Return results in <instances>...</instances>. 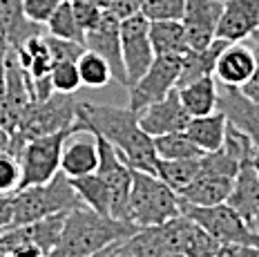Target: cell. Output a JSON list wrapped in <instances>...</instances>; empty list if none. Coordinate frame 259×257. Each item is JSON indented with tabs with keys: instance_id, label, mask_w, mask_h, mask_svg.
<instances>
[{
	"instance_id": "37",
	"label": "cell",
	"mask_w": 259,
	"mask_h": 257,
	"mask_svg": "<svg viewBox=\"0 0 259 257\" xmlns=\"http://www.w3.org/2000/svg\"><path fill=\"white\" fill-rule=\"evenodd\" d=\"M143 3H145V0H110L107 12L114 14L118 20H123V18H130V16L141 12Z\"/></svg>"
},
{
	"instance_id": "33",
	"label": "cell",
	"mask_w": 259,
	"mask_h": 257,
	"mask_svg": "<svg viewBox=\"0 0 259 257\" xmlns=\"http://www.w3.org/2000/svg\"><path fill=\"white\" fill-rule=\"evenodd\" d=\"M20 186V161L9 150H0V195H14Z\"/></svg>"
},
{
	"instance_id": "47",
	"label": "cell",
	"mask_w": 259,
	"mask_h": 257,
	"mask_svg": "<svg viewBox=\"0 0 259 257\" xmlns=\"http://www.w3.org/2000/svg\"><path fill=\"white\" fill-rule=\"evenodd\" d=\"M0 257H7V255H5V253H3V250H0Z\"/></svg>"
},
{
	"instance_id": "30",
	"label": "cell",
	"mask_w": 259,
	"mask_h": 257,
	"mask_svg": "<svg viewBox=\"0 0 259 257\" xmlns=\"http://www.w3.org/2000/svg\"><path fill=\"white\" fill-rule=\"evenodd\" d=\"M76 67H78L83 88L99 90V88H105L110 81H114L107 61L105 58H101L99 54H94V52H90V50H85L83 54H80V58L76 61Z\"/></svg>"
},
{
	"instance_id": "7",
	"label": "cell",
	"mask_w": 259,
	"mask_h": 257,
	"mask_svg": "<svg viewBox=\"0 0 259 257\" xmlns=\"http://www.w3.org/2000/svg\"><path fill=\"white\" fill-rule=\"evenodd\" d=\"M181 215L197 222L206 233L212 235L217 242L224 244H250L259 246V235L248 226V222L228 203L219 206L197 208V206H181Z\"/></svg>"
},
{
	"instance_id": "9",
	"label": "cell",
	"mask_w": 259,
	"mask_h": 257,
	"mask_svg": "<svg viewBox=\"0 0 259 257\" xmlns=\"http://www.w3.org/2000/svg\"><path fill=\"white\" fill-rule=\"evenodd\" d=\"M99 141V168L96 173L107 184L110 190V217L118 222H130V192H132V173L134 170L118 157V152L105 139L96 137ZM132 224V222H130Z\"/></svg>"
},
{
	"instance_id": "44",
	"label": "cell",
	"mask_w": 259,
	"mask_h": 257,
	"mask_svg": "<svg viewBox=\"0 0 259 257\" xmlns=\"http://www.w3.org/2000/svg\"><path fill=\"white\" fill-rule=\"evenodd\" d=\"M250 228L255 230V233L259 235V210L255 212V217H252V222H250Z\"/></svg>"
},
{
	"instance_id": "2",
	"label": "cell",
	"mask_w": 259,
	"mask_h": 257,
	"mask_svg": "<svg viewBox=\"0 0 259 257\" xmlns=\"http://www.w3.org/2000/svg\"><path fill=\"white\" fill-rule=\"evenodd\" d=\"M137 230L139 228L130 222H118L88 206H80L65 215L61 239L52 257H99L110 246L127 239Z\"/></svg>"
},
{
	"instance_id": "26",
	"label": "cell",
	"mask_w": 259,
	"mask_h": 257,
	"mask_svg": "<svg viewBox=\"0 0 259 257\" xmlns=\"http://www.w3.org/2000/svg\"><path fill=\"white\" fill-rule=\"evenodd\" d=\"M199 165H201V157L199 159H159L154 175L179 195L183 188H188L192 184V179L199 173Z\"/></svg>"
},
{
	"instance_id": "15",
	"label": "cell",
	"mask_w": 259,
	"mask_h": 257,
	"mask_svg": "<svg viewBox=\"0 0 259 257\" xmlns=\"http://www.w3.org/2000/svg\"><path fill=\"white\" fill-rule=\"evenodd\" d=\"M217 110L226 116L228 125H233L235 130H239L241 135L250 139L259 157V103L250 101L239 88H230V85L219 83Z\"/></svg>"
},
{
	"instance_id": "39",
	"label": "cell",
	"mask_w": 259,
	"mask_h": 257,
	"mask_svg": "<svg viewBox=\"0 0 259 257\" xmlns=\"http://www.w3.org/2000/svg\"><path fill=\"white\" fill-rule=\"evenodd\" d=\"M241 92H244L250 101H255L259 103V47H255V72H252V76L248 78L246 85H241Z\"/></svg>"
},
{
	"instance_id": "36",
	"label": "cell",
	"mask_w": 259,
	"mask_h": 257,
	"mask_svg": "<svg viewBox=\"0 0 259 257\" xmlns=\"http://www.w3.org/2000/svg\"><path fill=\"white\" fill-rule=\"evenodd\" d=\"M61 3L63 0H23V9L29 20H34V23H38V25H45Z\"/></svg>"
},
{
	"instance_id": "34",
	"label": "cell",
	"mask_w": 259,
	"mask_h": 257,
	"mask_svg": "<svg viewBox=\"0 0 259 257\" xmlns=\"http://www.w3.org/2000/svg\"><path fill=\"white\" fill-rule=\"evenodd\" d=\"M45 40L54 63H76L80 54L85 52V45H80L76 40L56 38V36H50V34H45Z\"/></svg>"
},
{
	"instance_id": "38",
	"label": "cell",
	"mask_w": 259,
	"mask_h": 257,
	"mask_svg": "<svg viewBox=\"0 0 259 257\" xmlns=\"http://www.w3.org/2000/svg\"><path fill=\"white\" fill-rule=\"evenodd\" d=\"M217 257H259V246H250V244H224V246H219Z\"/></svg>"
},
{
	"instance_id": "43",
	"label": "cell",
	"mask_w": 259,
	"mask_h": 257,
	"mask_svg": "<svg viewBox=\"0 0 259 257\" xmlns=\"http://www.w3.org/2000/svg\"><path fill=\"white\" fill-rule=\"evenodd\" d=\"M85 3H92V5H96V7H101V9H107L110 0H85Z\"/></svg>"
},
{
	"instance_id": "19",
	"label": "cell",
	"mask_w": 259,
	"mask_h": 257,
	"mask_svg": "<svg viewBox=\"0 0 259 257\" xmlns=\"http://www.w3.org/2000/svg\"><path fill=\"white\" fill-rule=\"evenodd\" d=\"M40 34H45V25L27 18L23 0H0V38L12 50H18L29 38Z\"/></svg>"
},
{
	"instance_id": "8",
	"label": "cell",
	"mask_w": 259,
	"mask_h": 257,
	"mask_svg": "<svg viewBox=\"0 0 259 257\" xmlns=\"http://www.w3.org/2000/svg\"><path fill=\"white\" fill-rule=\"evenodd\" d=\"M181 74V56L161 54L154 56L148 72L130 88V110L139 114L148 105L165 99L179 83Z\"/></svg>"
},
{
	"instance_id": "27",
	"label": "cell",
	"mask_w": 259,
	"mask_h": 257,
	"mask_svg": "<svg viewBox=\"0 0 259 257\" xmlns=\"http://www.w3.org/2000/svg\"><path fill=\"white\" fill-rule=\"evenodd\" d=\"M69 181H72L74 190H76L83 206L110 217V206H112L110 190H107V184L101 179L99 173H92V175L78 177V179H69Z\"/></svg>"
},
{
	"instance_id": "32",
	"label": "cell",
	"mask_w": 259,
	"mask_h": 257,
	"mask_svg": "<svg viewBox=\"0 0 259 257\" xmlns=\"http://www.w3.org/2000/svg\"><path fill=\"white\" fill-rule=\"evenodd\" d=\"M186 12V0H145L141 14L150 23L154 20H181Z\"/></svg>"
},
{
	"instance_id": "10",
	"label": "cell",
	"mask_w": 259,
	"mask_h": 257,
	"mask_svg": "<svg viewBox=\"0 0 259 257\" xmlns=\"http://www.w3.org/2000/svg\"><path fill=\"white\" fill-rule=\"evenodd\" d=\"M121 56L130 90L154 61V50L150 42V20L141 12L121 20Z\"/></svg>"
},
{
	"instance_id": "4",
	"label": "cell",
	"mask_w": 259,
	"mask_h": 257,
	"mask_svg": "<svg viewBox=\"0 0 259 257\" xmlns=\"http://www.w3.org/2000/svg\"><path fill=\"white\" fill-rule=\"evenodd\" d=\"M76 103L78 101L72 94H58V92H54L45 101H31L27 105L16 135L9 137L7 150L14 157H18L23 152L25 143L31 141V139L74 127V123H76Z\"/></svg>"
},
{
	"instance_id": "13",
	"label": "cell",
	"mask_w": 259,
	"mask_h": 257,
	"mask_svg": "<svg viewBox=\"0 0 259 257\" xmlns=\"http://www.w3.org/2000/svg\"><path fill=\"white\" fill-rule=\"evenodd\" d=\"M224 12V0H186L181 25L186 29L190 50H206L217 40L219 18Z\"/></svg>"
},
{
	"instance_id": "5",
	"label": "cell",
	"mask_w": 259,
	"mask_h": 257,
	"mask_svg": "<svg viewBox=\"0 0 259 257\" xmlns=\"http://www.w3.org/2000/svg\"><path fill=\"white\" fill-rule=\"evenodd\" d=\"M181 215V199L170 186H165L156 175L132 173L130 192V222L137 228H150L165 224Z\"/></svg>"
},
{
	"instance_id": "20",
	"label": "cell",
	"mask_w": 259,
	"mask_h": 257,
	"mask_svg": "<svg viewBox=\"0 0 259 257\" xmlns=\"http://www.w3.org/2000/svg\"><path fill=\"white\" fill-rule=\"evenodd\" d=\"M226 203L233 210L239 212L248 222V226H250L252 217L259 210V168L257 165L252 163L241 165L233 181V190H230V197Z\"/></svg>"
},
{
	"instance_id": "42",
	"label": "cell",
	"mask_w": 259,
	"mask_h": 257,
	"mask_svg": "<svg viewBox=\"0 0 259 257\" xmlns=\"http://www.w3.org/2000/svg\"><path fill=\"white\" fill-rule=\"evenodd\" d=\"M9 148V135L3 125H0V150H7Z\"/></svg>"
},
{
	"instance_id": "40",
	"label": "cell",
	"mask_w": 259,
	"mask_h": 257,
	"mask_svg": "<svg viewBox=\"0 0 259 257\" xmlns=\"http://www.w3.org/2000/svg\"><path fill=\"white\" fill-rule=\"evenodd\" d=\"M12 222H14L12 195H0V233L12 228Z\"/></svg>"
},
{
	"instance_id": "12",
	"label": "cell",
	"mask_w": 259,
	"mask_h": 257,
	"mask_svg": "<svg viewBox=\"0 0 259 257\" xmlns=\"http://www.w3.org/2000/svg\"><path fill=\"white\" fill-rule=\"evenodd\" d=\"M233 181L235 177L219 173L217 168L208 165L201 157V165L199 173L192 179V184L188 188H183L179 192L181 206H197V208H208V206H219L226 203L233 190Z\"/></svg>"
},
{
	"instance_id": "41",
	"label": "cell",
	"mask_w": 259,
	"mask_h": 257,
	"mask_svg": "<svg viewBox=\"0 0 259 257\" xmlns=\"http://www.w3.org/2000/svg\"><path fill=\"white\" fill-rule=\"evenodd\" d=\"M7 52L9 45L0 38V99H3L5 88H7Z\"/></svg>"
},
{
	"instance_id": "14",
	"label": "cell",
	"mask_w": 259,
	"mask_h": 257,
	"mask_svg": "<svg viewBox=\"0 0 259 257\" xmlns=\"http://www.w3.org/2000/svg\"><path fill=\"white\" fill-rule=\"evenodd\" d=\"M137 119L145 135L154 139V137L172 135V132H183L192 116L183 108L179 99V90L175 88L165 99L156 101V103L148 105L145 110L139 112Z\"/></svg>"
},
{
	"instance_id": "29",
	"label": "cell",
	"mask_w": 259,
	"mask_h": 257,
	"mask_svg": "<svg viewBox=\"0 0 259 257\" xmlns=\"http://www.w3.org/2000/svg\"><path fill=\"white\" fill-rule=\"evenodd\" d=\"M154 152L159 159H199L203 152L188 139L186 132H172V135L154 137Z\"/></svg>"
},
{
	"instance_id": "22",
	"label": "cell",
	"mask_w": 259,
	"mask_h": 257,
	"mask_svg": "<svg viewBox=\"0 0 259 257\" xmlns=\"http://www.w3.org/2000/svg\"><path fill=\"white\" fill-rule=\"evenodd\" d=\"M179 90V99L190 116H206L219 108V83L214 76L192 81Z\"/></svg>"
},
{
	"instance_id": "11",
	"label": "cell",
	"mask_w": 259,
	"mask_h": 257,
	"mask_svg": "<svg viewBox=\"0 0 259 257\" xmlns=\"http://www.w3.org/2000/svg\"><path fill=\"white\" fill-rule=\"evenodd\" d=\"M85 50L105 58L112 69V78L118 85L127 88V76H125V67H123V56H121V20L114 14H110L105 9L101 23L85 34Z\"/></svg>"
},
{
	"instance_id": "3",
	"label": "cell",
	"mask_w": 259,
	"mask_h": 257,
	"mask_svg": "<svg viewBox=\"0 0 259 257\" xmlns=\"http://www.w3.org/2000/svg\"><path fill=\"white\" fill-rule=\"evenodd\" d=\"M12 206H14V222H12L14 228L52 215H67L69 210H76L83 203H80L72 181L63 173H58L47 184L16 190L12 195Z\"/></svg>"
},
{
	"instance_id": "45",
	"label": "cell",
	"mask_w": 259,
	"mask_h": 257,
	"mask_svg": "<svg viewBox=\"0 0 259 257\" xmlns=\"http://www.w3.org/2000/svg\"><path fill=\"white\" fill-rule=\"evenodd\" d=\"M250 42H252V45H255V47H259V27H257V29L250 34Z\"/></svg>"
},
{
	"instance_id": "48",
	"label": "cell",
	"mask_w": 259,
	"mask_h": 257,
	"mask_svg": "<svg viewBox=\"0 0 259 257\" xmlns=\"http://www.w3.org/2000/svg\"><path fill=\"white\" fill-rule=\"evenodd\" d=\"M99 257H101V255H99Z\"/></svg>"
},
{
	"instance_id": "35",
	"label": "cell",
	"mask_w": 259,
	"mask_h": 257,
	"mask_svg": "<svg viewBox=\"0 0 259 257\" xmlns=\"http://www.w3.org/2000/svg\"><path fill=\"white\" fill-rule=\"evenodd\" d=\"M69 3H72V12L76 16V23H78V27L83 29V34L94 29L105 14V9L96 7V5H92V3H85V0H69Z\"/></svg>"
},
{
	"instance_id": "24",
	"label": "cell",
	"mask_w": 259,
	"mask_h": 257,
	"mask_svg": "<svg viewBox=\"0 0 259 257\" xmlns=\"http://www.w3.org/2000/svg\"><path fill=\"white\" fill-rule=\"evenodd\" d=\"M226 45H228L226 40L217 38L214 42H210L206 50H188L181 56V74L177 88H183V85L199 81V78L214 76V65H217V58Z\"/></svg>"
},
{
	"instance_id": "23",
	"label": "cell",
	"mask_w": 259,
	"mask_h": 257,
	"mask_svg": "<svg viewBox=\"0 0 259 257\" xmlns=\"http://www.w3.org/2000/svg\"><path fill=\"white\" fill-rule=\"evenodd\" d=\"M226 127H228V121H226V116L217 110L206 116H192L183 132H186L188 139H190L194 146L206 154V152H214V150H219L224 146Z\"/></svg>"
},
{
	"instance_id": "17",
	"label": "cell",
	"mask_w": 259,
	"mask_h": 257,
	"mask_svg": "<svg viewBox=\"0 0 259 257\" xmlns=\"http://www.w3.org/2000/svg\"><path fill=\"white\" fill-rule=\"evenodd\" d=\"M259 27V0H224L217 38L226 42H244Z\"/></svg>"
},
{
	"instance_id": "28",
	"label": "cell",
	"mask_w": 259,
	"mask_h": 257,
	"mask_svg": "<svg viewBox=\"0 0 259 257\" xmlns=\"http://www.w3.org/2000/svg\"><path fill=\"white\" fill-rule=\"evenodd\" d=\"M45 27H47V34L50 36L65 38V40H76L80 45H85V34H83V29L78 27L76 16L72 12V3H69V0H63V3L58 5V9L50 16Z\"/></svg>"
},
{
	"instance_id": "16",
	"label": "cell",
	"mask_w": 259,
	"mask_h": 257,
	"mask_svg": "<svg viewBox=\"0 0 259 257\" xmlns=\"http://www.w3.org/2000/svg\"><path fill=\"white\" fill-rule=\"evenodd\" d=\"M99 141L88 130H76L67 137L61 154V173L67 179L92 175L99 168Z\"/></svg>"
},
{
	"instance_id": "25",
	"label": "cell",
	"mask_w": 259,
	"mask_h": 257,
	"mask_svg": "<svg viewBox=\"0 0 259 257\" xmlns=\"http://www.w3.org/2000/svg\"><path fill=\"white\" fill-rule=\"evenodd\" d=\"M150 42H152L154 56H183L190 50L181 20H154V23H150Z\"/></svg>"
},
{
	"instance_id": "21",
	"label": "cell",
	"mask_w": 259,
	"mask_h": 257,
	"mask_svg": "<svg viewBox=\"0 0 259 257\" xmlns=\"http://www.w3.org/2000/svg\"><path fill=\"white\" fill-rule=\"evenodd\" d=\"M14 52H16V58H18L20 67H23V72L27 76V88L29 90L34 83L50 78L54 61L50 54V47H47L45 34L29 38L23 47H18V50H14Z\"/></svg>"
},
{
	"instance_id": "6",
	"label": "cell",
	"mask_w": 259,
	"mask_h": 257,
	"mask_svg": "<svg viewBox=\"0 0 259 257\" xmlns=\"http://www.w3.org/2000/svg\"><path fill=\"white\" fill-rule=\"evenodd\" d=\"M74 132L69 130L54 132L38 139H31L25 143L23 152L18 154L20 161V186L18 190L29 188V186H40L52 181L54 177L61 173V154L67 137Z\"/></svg>"
},
{
	"instance_id": "31",
	"label": "cell",
	"mask_w": 259,
	"mask_h": 257,
	"mask_svg": "<svg viewBox=\"0 0 259 257\" xmlns=\"http://www.w3.org/2000/svg\"><path fill=\"white\" fill-rule=\"evenodd\" d=\"M50 78H52L54 92L58 94H74L76 90L83 88L76 63H54Z\"/></svg>"
},
{
	"instance_id": "46",
	"label": "cell",
	"mask_w": 259,
	"mask_h": 257,
	"mask_svg": "<svg viewBox=\"0 0 259 257\" xmlns=\"http://www.w3.org/2000/svg\"><path fill=\"white\" fill-rule=\"evenodd\" d=\"M163 257H186L183 253H168V255H163Z\"/></svg>"
},
{
	"instance_id": "1",
	"label": "cell",
	"mask_w": 259,
	"mask_h": 257,
	"mask_svg": "<svg viewBox=\"0 0 259 257\" xmlns=\"http://www.w3.org/2000/svg\"><path fill=\"white\" fill-rule=\"evenodd\" d=\"M76 130H88L94 137H101L118 152V157L132 170L154 175L156 157L154 141L139 125V119L130 108L78 101L76 103Z\"/></svg>"
},
{
	"instance_id": "18",
	"label": "cell",
	"mask_w": 259,
	"mask_h": 257,
	"mask_svg": "<svg viewBox=\"0 0 259 257\" xmlns=\"http://www.w3.org/2000/svg\"><path fill=\"white\" fill-rule=\"evenodd\" d=\"M255 72V47L246 42H228L214 65V78L221 85L241 88Z\"/></svg>"
}]
</instances>
